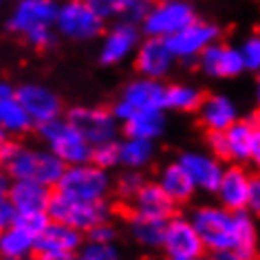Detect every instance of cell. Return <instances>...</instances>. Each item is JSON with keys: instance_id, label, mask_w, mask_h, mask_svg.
<instances>
[{"instance_id": "obj_13", "label": "cell", "mask_w": 260, "mask_h": 260, "mask_svg": "<svg viewBox=\"0 0 260 260\" xmlns=\"http://www.w3.org/2000/svg\"><path fill=\"white\" fill-rule=\"evenodd\" d=\"M177 161L185 168V172L190 174L197 192L216 194L220 179H223V172H225V168L216 154L201 152V150H187L181 154Z\"/></svg>"}, {"instance_id": "obj_10", "label": "cell", "mask_w": 260, "mask_h": 260, "mask_svg": "<svg viewBox=\"0 0 260 260\" xmlns=\"http://www.w3.org/2000/svg\"><path fill=\"white\" fill-rule=\"evenodd\" d=\"M67 119L80 130L93 148L117 141L119 135V119L113 110L102 106H75L67 113Z\"/></svg>"}, {"instance_id": "obj_51", "label": "cell", "mask_w": 260, "mask_h": 260, "mask_svg": "<svg viewBox=\"0 0 260 260\" xmlns=\"http://www.w3.org/2000/svg\"><path fill=\"white\" fill-rule=\"evenodd\" d=\"M258 179H260V177H258Z\"/></svg>"}, {"instance_id": "obj_19", "label": "cell", "mask_w": 260, "mask_h": 260, "mask_svg": "<svg viewBox=\"0 0 260 260\" xmlns=\"http://www.w3.org/2000/svg\"><path fill=\"white\" fill-rule=\"evenodd\" d=\"M130 214H137V216L146 218H157V220H170L177 210V203L164 192L157 181H148L141 187V192L128 203Z\"/></svg>"}, {"instance_id": "obj_45", "label": "cell", "mask_w": 260, "mask_h": 260, "mask_svg": "<svg viewBox=\"0 0 260 260\" xmlns=\"http://www.w3.org/2000/svg\"><path fill=\"white\" fill-rule=\"evenodd\" d=\"M253 126H258V128H260V113L256 115V119H253Z\"/></svg>"}, {"instance_id": "obj_11", "label": "cell", "mask_w": 260, "mask_h": 260, "mask_svg": "<svg viewBox=\"0 0 260 260\" xmlns=\"http://www.w3.org/2000/svg\"><path fill=\"white\" fill-rule=\"evenodd\" d=\"M256 126L253 121H236L225 133H210V150L212 154L223 161H234V164H247L251 159V144Z\"/></svg>"}, {"instance_id": "obj_39", "label": "cell", "mask_w": 260, "mask_h": 260, "mask_svg": "<svg viewBox=\"0 0 260 260\" xmlns=\"http://www.w3.org/2000/svg\"><path fill=\"white\" fill-rule=\"evenodd\" d=\"M14 218H16L14 207H11L9 203H3V205H0V232L7 230V227L14 223Z\"/></svg>"}, {"instance_id": "obj_28", "label": "cell", "mask_w": 260, "mask_h": 260, "mask_svg": "<svg viewBox=\"0 0 260 260\" xmlns=\"http://www.w3.org/2000/svg\"><path fill=\"white\" fill-rule=\"evenodd\" d=\"M38 253V238L11 223L0 232V258H31Z\"/></svg>"}, {"instance_id": "obj_43", "label": "cell", "mask_w": 260, "mask_h": 260, "mask_svg": "<svg viewBox=\"0 0 260 260\" xmlns=\"http://www.w3.org/2000/svg\"><path fill=\"white\" fill-rule=\"evenodd\" d=\"M7 139H9V135L5 133L3 128H0V146H3V144H5V141H7Z\"/></svg>"}, {"instance_id": "obj_8", "label": "cell", "mask_w": 260, "mask_h": 260, "mask_svg": "<svg viewBox=\"0 0 260 260\" xmlns=\"http://www.w3.org/2000/svg\"><path fill=\"white\" fill-rule=\"evenodd\" d=\"M139 110H166V86L161 80L152 77H137L123 88L121 97L115 102L113 113L123 123L130 115L139 113Z\"/></svg>"}, {"instance_id": "obj_18", "label": "cell", "mask_w": 260, "mask_h": 260, "mask_svg": "<svg viewBox=\"0 0 260 260\" xmlns=\"http://www.w3.org/2000/svg\"><path fill=\"white\" fill-rule=\"evenodd\" d=\"M251 183H253V177L245 170V168H240L238 164L225 168L223 179H220V185L216 190L218 205H223V207H227V210H232V212L247 210Z\"/></svg>"}, {"instance_id": "obj_25", "label": "cell", "mask_w": 260, "mask_h": 260, "mask_svg": "<svg viewBox=\"0 0 260 260\" xmlns=\"http://www.w3.org/2000/svg\"><path fill=\"white\" fill-rule=\"evenodd\" d=\"M157 183L164 187V192L177 205H183L187 201H192L194 192H197L190 174L185 172V168L181 166L179 161H172V164H166L161 168L159 174H157Z\"/></svg>"}, {"instance_id": "obj_35", "label": "cell", "mask_w": 260, "mask_h": 260, "mask_svg": "<svg viewBox=\"0 0 260 260\" xmlns=\"http://www.w3.org/2000/svg\"><path fill=\"white\" fill-rule=\"evenodd\" d=\"M240 55L247 71H260V36H251L249 40H245L240 47Z\"/></svg>"}, {"instance_id": "obj_29", "label": "cell", "mask_w": 260, "mask_h": 260, "mask_svg": "<svg viewBox=\"0 0 260 260\" xmlns=\"http://www.w3.org/2000/svg\"><path fill=\"white\" fill-rule=\"evenodd\" d=\"M95 9L102 18H119L123 22H144L148 11L152 9V0H95Z\"/></svg>"}, {"instance_id": "obj_7", "label": "cell", "mask_w": 260, "mask_h": 260, "mask_svg": "<svg viewBox=\"0 0 260 260\" xmlns=\"http://www.w3.org/2000/svg\"><path fill=\"white\" fill-rule=\"evenodd\" d=\"M55 29L69 40H95L104 31V18L88 0H69L60 5Z\"/></svg>"}, {"instance_id": "obj_38", "label": "cell", "mask_w": 260, "mask_h": 260, "mask_svg": "<svg viewBox=\"0 0 260 260\" xmlns=\"http://www.w3.org/2000/svg\"><path fill=\"white\" fill-rule=\"evenodd\" d=\"M207 260H251V258L236 249H220V251H212Z\"/></svg>"}, {"instance_id": "obj_27", "label": "cell", "mask_w": 260, "mask_h": 260, "mask_svg": "<svg viewBox=\"0 0 260 260\" xmlns=\"http://www.w3.org/2000/svg\"><path fill=\"white\" fill-rule=\"evenodd\" d=\"M166 130V115L164 110H139V113L130 115L123 121V133L126 137H137L157 141Z\"/></svg>"}, {"instance_id": "obj_22", "label": "cell", "mask_w": 260, "mask_h": 260, "mask_svg": "<svg viewBox=\"0 0 260 260\" xmlns=\"http://www.w3.org/2000/svg\"><path fill=\"white\" fill-rule=\"evenodd\" d=\"M0 128L7 135H24L34 128V121L18 100V88L7 82H0Z\"/></svg>"}, {"instance_id": "obj_40", "label": "cell", "mask_w": 260, "mask_h": 260, "mask_svg": "<svg viewBox=\"0 0 260 260\" xmlns=\"http://www.w3.org/2000/svg\"><path fill=\"white\" fill-rule=\"evenodd\" d=\"M9 187H11V177L7 174V170L0 166V205L7 203V199H9Z\"/></svg>"}, {"instance_id": "obj_12", "label": "cell", "mask_w": 260, "mask_h": 260, "mask_svg": "<svg viewBox=\"0 0 260 260\" xmlns=\"http://www.w3.org/2000/svg\"><path fill=\"white\" fill-rule=\"evenodd\" d=\"M161 249L168 258H203L205 245L190 216H174L166 223Z\"/></svg>"}, {"instance_id": "obj_42", "label": "cell", "mask_w": 260, "mask_h": 260, "mask_svg": "<svg viewBox=\"0 0 260 260\" xmlns=\"http://www.w3.org/2000/svg\"><path fill=\"white\" fill-rule=\"evenodd\" d=\"M36 260H80L77 253H36Z\"/></svg>"}, {"instance_id": "obj_37", "label": "cell", "mask_w": 260, "mask_h": 260, "mask_svg": "<svg viewBox=\"0 0 260 260\" xmlns=\"http://www.w3.org/2000/svg\"><path fill=\"white\" fill-rule=\"evenodd\" d=\"M247 212L260 216V179H253V183H251L249 201H247Z\"/></svg>"}, {"instance_id": "obj_48", "label": "cell", "mask_w": 260, "mask_h": 260, "mask_svg": "<svg viewBox=\"0 0 260 260\" xmlns=\"http://www.w3.org/2000/svg\"><path fill=\"white\" fill-rule=\"evenodd\" d=\"M88 3H95V0H88Z\"/></svg>"}, {"instance_id": "obj_46", "label": "cell", "mask_w": 260, "mask_h": 260, "mask_svg": "<svg viewBox=\"0 0 260 260\" xmlns=\"http://www.w3.org/2000/svg\"><path fill=\"white\" fill-rule=\"evenodd\" d=\"M258 104H260V71H258Z\"/></svg>"}, {"instance_id": "obj_14", "label": "cell", "mask_w": 260, "mask_h": 260, "mask_svg": "<svg viewBox=\"0 0 260 260\" xmlns=\"http://www.w3.org/2000/svg\"><path fill=\"white\" fill-rule=\"evenodd\" d=\"M216 38H218V29L214 24L194 20L185 29H181L179 34L168 38V44H170L174 57H179V60H194V57L203 55V51L210 49L216 42Z\"/></svg>"}, {"instance_id": "obj_33", "label": "cell", "mask_w": 260, "mask_h": 260, "mask_svg": "<svg viewBox=\"0 0 260 260\" xmlns=\"http://www.w3.org/2000/svg\"><path fill=\"white\" fill-rule=\"evenodd\" d=\"M77 256H80V260H123V253L117 247V243H102V240L90 238L84 240Z\"/></svg>"}, {"instance_id": "obj_30", "label": "cell", "mask_w": 260, "mask_h": 260, "mask_svg": "<svg viewBox=\"0 0 260 260\" xmlns=\"http://www.w3.org/2000/svg\"><path fill=\"white\" fill-rule=\"evenodd\" d=\"M154 159V141L126 137L119 141V166L126 170H144Z\"/></svg>"}, {"instance_id": "obj_16", "label": "cell", "mask_w": 260, "mask_h": 260, "mask_svg": "<svg viewBox=\"0 0 260 260\" xmlns=\"http://www.w3.org/2000/svg\"><path fill=\"white\" fill-rule=\"evenodd\" d=\"M174 60L177 57L164 38H146L135 53V64H137L139 75L152 77V80H161L170 73Z\"/></svg>"}, {"instance_id": "obj_41", "label": "cell", "mask_w": 260, "mask_h": 260, "mask_svg": "<svg viewBox=\"0 0 260 260\" xmlns=\"http://www.w3.org/2000/svg\"><path fill=\"white\" fill-rule=\"evenodd\" d=\"M251 164L260 170V128L256 126V133H253V144H251Z\"/></svg>"}, {"instance_id": "obj_47", "label": "cell", "mask_w": 260, "mask_h": 260, "mask_svg": "<svg viewBox=\"0 0 260 260\" xmlns=\"http://www.w3.org/2000/svg\"><path fill=\"white\" fill-rule=\"evenodd\" d=\"M0 260H31V258H0Z\"/></svg>"}, {"instance_id": "obj_24", "label": "cell", "mask_w": 260, "mask_h": 260, "mask_svg": "<svg viewBox=\"0 0 260 260\" xmlns=\"http://www.w3.org/2000/svg\"><path fill=\"white\" fill-rule=\"evenodd\" d=\"M199 119L207 133H225L238 121V110L227 95H210L199 106Z\"/></svg>"}, {"instance_id": "obj_26", "label": "cell", "mask_w": 260, "mask_h": 260, "mask_svg": "<svg viewBox=\"0 0 260 260\" xmlns=\"http://www.w3.org/2000/svg\"><path fill=\"white\" fill-rule=\"evenodd\" d=\"M168 220H157V218H146L130 214L126 230L133 243H137L141 249H161L164 245V232H166Z\"/></svg>"}, {"instance_id": "obj_5", "label": "cell", "mask_w": 260, "mask_h": 260, "mask_svg": "<svg viewBox=\"0 0 260 260\" xmlns=\"http://www.w3.org/2000/svg\"><path fill=\"white\" fill-rule=\"evenodd\" d=\"M38 133H40L44 148H49L67 168L93 161V146L67 117L38 126Z\"/></svg>"}, {"instance_id": "obj_23", "label": "cell", "mask_w": 260, "mask_h": 260, "mask_svg": "<svg viewBox=\"0 0 260 260\" xmlns=\"http://www.w3.org/2000/svg\"><path fill=\"white\" fill-rule=\"evenodd\" d=\"M84 240H86V234H82L80 230L51 220L38 238V253H77Z\"/></svg>"}, {"instance_id": "obj_20", "label": "cell", "mask_w": 260, "mask_h": 260, "mask_svg": "<svg viewBox=\"0 0 260 260\" xmlns=\"http://www.w3.org/2000/svg\"><path fill=\"white\" fill-rule=\"evenodd\" d=\"M53 199V187H47L36 181H11L7 203L16 214L47 212Z\"/></svg>"}, {"instance_id": "obj_34", "label": "cell", "mask_w": 260, "mask_h": 260, "mask_svg": "<svg viewBox=\"0 0 260 260\" xmlns=\"http://www.w3.org/2000/svg\"><path fill=\"white\" fill-rule=\"evenodd\" d=\"M93 164L104 168V170H113L119 168V141H108V144L93 148Z\"/></svg>"}, {"instance_id": "obj_50", "label": "cell", "mask_w": 260, "mask_h": 260, "mask_svg": "<svg viewBox=\"0 0 260 260\" xmlns=\"http://www.w3.org/2000/svg\"><path fill=\"white\" fill-rule=\"evenodd\" d=\"M16 3H18V0H16Z\"/></svg>"}, {"instance_id": "obj_44", "label": "cell", "mask_w": 260, "mask_h": 260, "mask_svg": "<svg viewBox=\"0 0 260 260\" xmlns=\"http://www.w3.org/2000/svg\"><path fill=\"white\" fill-rule=\"evenodd\" d=\"M168 260H203V258H168Z\"/></svg>"}, {"instance_id": "obj_2", "label": "cell", "mask_w": 260, "mask_h": 260, "mask_svg": "<svg viewBox=\"0 0 260 260\" xmlns=\"http://www.w3.org/2000/svg\"><path fill=\"white\" fill-rule=\"evenodd\" d=\"M0 166L7 170L11 181H36L53 190L67 170L49 148L18 144L11 139L0 146Z\"/></svg>"}, {"instance_id": "obj_9", "label": "cell", "mask_w": 260, "mask_h": 260, "mask_svg": "<svg viewBox=\"0 0 260 260\" xmlns=\"http://www.w3.org/2000/svg\"><path fill=\"white\" fill-rule=\"evenodd\" d=\"M194 20H197V14H194V7L190 3H185V0H159L148 11L141 27H144L148 38L168 40Z\"/></svg>"}, {"instance_id": "obj_6", "label": "cell", "mask_w": 260, "mask_h": 260, "mask_svg": "<svg viewBox=\"0 0 260 260\" xmlns=\"http://www.w3.org/2000/svg\"><path fill=\"white\" fill-rule=\"evenodd\" d=\"M47 214L51 216V220L75 227L82 234H88L97 225L113 220V207H110L108 201H104V203H84V201L64 197L60 192H53Z\"/></svg>"}, {"instance_id": "obj_17", "label": "cell", "mask_w": 260, "mask_h": 260, "mask_svg": "<svg viewBox=\"0 0 260 260\" xmlns=\"http://www.w3.org/2000/svg\"><path fill=\"white\" fill-rule=\"evenodd\" d=\"M139 49V29L135 22H123L119 20L117 24L108 29L106 38L100 49V62L106 67L123 62L130 53Z\"/></svg>"}, {"instance_id": "obj_1", "label": "cell", "mask_w": 260, "mask_h": 260, "mask_svg": "<svg viewBox=\"0 0 260 260\" xmlns=\"http://www.w3.org/2000/svg\"><path fill=\"white\" fill-rule=\"evenodd\" d=\"M205 249H236L253 258L258 247V230L253 214L247 210L232 212L223 205H199L190 214Z\"/></svg>"}, {"instance_id": "obj_49", "label": "cell", "mask_w": 260, "mask_h": 260, "mask_svg": "<svg viewBox=\"0 0 260 260\" xmlns=\"http://www.w3.org/2000/svg\"><path fill=\"white\" fill-rule=\"evenodd\" d=\"M0 5H3V0H0Z\"/></svg>"}, {"instance_id": "obj_4", "label": "cell", "mask_w": 260, "mask_h": 260, "mask_svg": "<svg viewBox=\"0 0 260 260\" xmlns=\"http://www.w3.org/2000/svg\"><path fill=\"white\" fill-rule=\"evenodd\" d=\"M55 192L75 201H84V203H104L113 194V177L108 170L95 166L93 161L69 166L60 183L55 185Z\"/></svg>"}, {"instance_id": "obj_31", "label": "cell", "mask_w": 260, "mask_h": 260, "mask_svg": "<svg viewBox=\"0 0 260 260\" xmlns=\"http://www.w3.org/2000/svg\"><path fill=\"white\" fill-rule=\"evenodd\" d=\"M203 104V95L190 84H172L166 86V108L177 113H192Z\"/></svg>"}, {"instance_id": "obj_32", "label": "cell", "mask_w": 260, "mask_h": 260, "mask_svg": "<svg viewBox=\"0 0 260 260\" xmlns=\"http://www.w3.org/2000/svg\"><path fill=\"white\" fill-rule=\"evenodd\" d=\"M146 183L148 181L141 170H126V168H123V170L117 174V179H113V194H117L121 201L130 203V201L141 192V187Z\"/></svg>"}, {"instance_id": "obj_21", "label": "cell", "mask_w": 260, "mask_h": 260, "mask_svg": "<svg viewBox=\"0 0 260 260\" xmlns=\"http://www.w3.org/2000/svg\"><path fill=\"white\" fill-rule=\"evenodd\" d=\"M199 62H201V69L210 77H236L238 73L245 71L240 49H234L230 44L214 42L210 49L203 51Z\"/></svg>"}, {"instance_id": "obj_3", "label": "cell", "mask_w": 260, "mask_h": 260, "mask_svg": "<svg viewBox=\"0 0 260 260\" xmlns=\"http://www.w3.org/2000/svg\"><path fill=\"white\" fill-rule=\"evenodd\" d=\"M60 5L55 0H18L9 16V29L27 38L29 44L44 49L53 44V29Z\"/></svg>"}, {"instance_id": "obj_15", "label": "cell", "mask_w": 260, "mask_h": 260, "mask_svg": "<svg viewBox=\"0 0 260 260\" xmlns=\"http://www.w3.org/2000/svg\"><path fill=\"white\" fill-rule=\"evenodd\" d=\"M18 100L22 102L27 115L31 117L34 126H44V123L60 119L62 102L53 90L42 86V84H24L18 88Z\"/></svg>"}, {"instance_id": "obj_36", "label": "cell", "mask_w": 260, "mask_h": 260, "mask_svg": "<svg viewBox=\"0 0 260 260\" xmlns=\"http://www.w3.org/2000/svg\"><path fill=\"white\" fill-rule=\"evenodd\" d=\"M86 238L102 240V243H115L117 240V227H115L113 220H108V223H102V225H97L95 230H90L86 234Z\"/></svg>"}]
</instances>
